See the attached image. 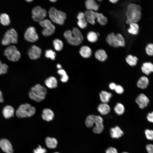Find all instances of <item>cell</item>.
I'll return each instance as SVG.
<instances>
[{"instance_id":"55","label":"cell","mask_w":153,"mask_h":153,"mask_svg":"<svg viewBox=\"0 0 153 153\" xmlns=\"http://www.w3.org/2000/svg\"><path fill=\"white\" fill-rule=\"evenodd\" d=\"M54 153H59L58 152H55Z\"/></svg>"},{"instance_id":"51","label":"cell","mask_w":153,"mask_h":153,"mask_svg":"<svg viewBox=\"0 0 153 153\" xmlns=\"http://www.w3.org/2000/svg\"><path fill=\"white\" fill-rule=\"evenodd\" d=\"M57 67L59 69H60L61 68V65L60 64H58L57 65Z\"/></svg>"},{"instance_id":"13","label":"cell","mask_w":153,"mask_h":153,"mask_svg":"<svg viewBox=\"0 0 153 153\" xmlns=\"http://www.w3.org/2000/svg\"><path fill=\"white\" fill-rule=\"evenodd\" d=\"M41 49L35 45H33L28 51V55L32 60H35L40 58L41 53Z\"/></svg>"},{"instance_id":"27","label":"cell","mask_w":153,"mask_h":153,"mask_svg":"<svg viewBox=\"0 0 153 153\" xmlns=\"http://www.w3.org/2000/svg\"><path fill=\"white\" fill-rule=\"evenodd\" d=\"M95 56L97 59L101 61H105L107 57L106 52L103 49H99L96 51Z\"/></svg>"},{"instance_id":"17","label":"cell","mask_w":153,"mask_h":153,"mask_svg":"<svg viewBox=\"0 0 153 153\" xmlns=\"http://www.w3.org/2000/svg\"><path fill=\"white\" fill-rule=\"evenodd\" d=\"M84 14L87 22L92 25L95 24V20L96 19L95 12L87 10L85 12Z\"/></svg>"},{"instance_id":"24","label":"cell","mask_w":153,"mask_h":153,"mask_svg":"<svg viewBox=\"0 0 153 153\" xmlns=\"http://www.w3.org/2000/svg\"><path fill=\"white\" fill-rule=\"evenodd\" d=\"M79 53L83 57L88 58L91 56L92 51L89 47L84 46L81 47L79 51Z\"/></svg>"},{"instance_id":"10","label":"cell","mask_w":153,"mask_h":153,"mask_svg":"<svg viewBox=\"0 0 153 153\" xmlns=\"http://www.w3.org/2000/svg\"><path fill=\"white\" fill-rule=\"evenodd\" d=\"M32 14L33 20L35 22H39L44 19L47 12L46 9L38 6L32 9Z\"/></svg>"},{"instance_id":"38","label":"cell","mask_w":153,"mask_h":153,"mask_svg":"<svg viewBox=\"0 0 153 153\" xmlns=\"http://www.w3.org/2000/svg\"><path fill=\"white\" fill-rule=\"evenodd\" d=\"M58 73L61 76L60 80L63 82H67L69 79V77L66 71L63 69H60L58 70Z\"/></svg>"},{"instance_id":"31","label":"cell","mask_w":153,"mask_h":153,"mask_svg":"<svg viewBox=\"0 0 153 153\" xmlns=\"http://www.w3.org/2000/svg\"><path fill=\"white\" fill-rule=\"evenodd\" d=\"M10 20L8 15L5 13L0 15V23L3 25L7 26L10 23Z\"/></svg>"},{"instance_id":"54","label":"cell","mask_w":153,"mask_h":153,"mask_svg":"<svg viewBox=\"0 0 153 153\" xmlns=\"http://www.w3.org/2000/svg\"><path fill=\"white\" fill-rule=\"evenodd\" d=\"M122 153H128V152H123Z\"/></svg>"},{"instance_id":"21","label":"cell","mask_w":153,"mask_h":153,"mask_svg":"<svg viewBox=\"0 0 153 153\" xmlns=\"http://www.w3.org/2000/svg\"><path fill=\"white\" fill-rule=\"evenodd\" d=\"M110 134L113 138H119L124 134L123 131L118 126L111 129Z\"/></svg>"},{"instance_id":"20","label":"cell","mask_w":153,"mask_h":153,"mask_svg":"<svg viewBox=\"0 0 153 153\" xmlns=\"http://www.w3.org/2000/svg\"><path fill=\"white\" fill-rule=\"evenodd\" d=\"M85 5L87 10L96 11L99 8L98 4L94 0H88L86 1Z\"/></svg>"},{"instance_id":"33","label":"cell","mask_w":153,"mask_h":153,"mask_svg":"<svg viewBox=\"0 0 153 153\" xmlns=\"http://www.w3.org/2000/svg\"><path fill=\"white\" fill-rule=\"evenodd\" d=\"M126 60L127 63L130 66H134L137 64L138 58L135 56L129 55L126 57Z\"/></svg>"},{"instance_id":"34","label":"cell","mask_w":153,"mask_h":153,"mask_svg":"<svg viewBox=\"0 0 153 153\" xmlns=\"http://www.w3.org/2000/svg\"><path fill=\"white\" fill-rule=\"evenodd\" d=\"M116 113L118 115L122 114L125 111V107L124 105L120 103H117L114 108Z\"/></svg>"},{"instance_id":"9","label":"cell","mask_w":153,"mask_h":153,"mask_svg":"<svg viewBox=\"0 0 153 153\" xmlns=\"http://www.w3.org/2000/svg\"><path fill=\"white\" fill-rule=\"evenodd\" d=\"M39 23L42 27L44 28L42 31V33L44 35L48 36L54 33L55 27L49 20L44 19L39 22Z\"/></svg>"},{"instance_id":"1","label":"cell","mask_w":153,"mask_h":153,"mask_svg":"<svg viewBox=\"0 0 153 153\" xmlns=\"http://www.w3.org/2000/svg\"><path fill=\"white\" fill-rule=\"evenodd\" d=\"M141 8L139 5L131 3L128 6L126 15V22L129 24L133 23H137L140 20L141 16Z\"/></svg>"},{"instance_id":"25","label":"cell","mask_w":153,"mask_h":153,"mask_svg":"<svg viewBox=\"0 0 153 153\" xmlns=\"http://www.w3.org/2000/svg\"><path fill=\"white\" fill-rule=\"evenodd\" d=\"M141 70L143 73L148 75L153 72V64L150 62L144 63L141 67Z\"/></svg>"},{"instance_id":"35","label":"cell","mask_w":153,"mask_h":153,"mask_svg":"<svg viewBox=\"0 0 153 153\" xmlns=\"http://www.w3.org/2000/svg\"><path fill=\"white\" fill-rule=\"evenodd\" d=\"M87 38L88 40L91 42H96L98 39V35L97 33L95 32L91 31L87 34Z\"/></svg>"},{"instance_id":"4","label":"cell","mask_w":153,"mask_h":153,"mask_svg":"<svg viewBox=\"0 0 153 153\" xmlns=\"http://www.w3.org/2000/svg\"><path fill=\"white\" fill-rule=\"evenodd\" d=\"M48 14L49 17L54 22L60 25L64 24L66 18V15L64 12L52 7L49 9Z\"/></svg>"},{"instance_id":"46","label":"cell","mask_w":153,"mask_h":153,"mask_svg":"<svg viewBox=\"0 0 153 153\" xmlns=\"http://www.w3.org/2000/svg\"><path fill=\"white\" fill-rule=\"evenodd\" d=\"M146 149L148 153H153V144H149L147 145Z\"/></svg>"},{"instance_id":"11","label":"cell","mask_w":153,"mask_h":153,"mask_svg":"<svg viewBox=\"0 0 153 153\" xmlns=\"http://www.w3.org/2000/svg\"><path fill=\"white\" fill-rule=\"evenodd\" d=\"M24 37L27 41L31 42H35L39 39L38 35L36 32L35 28L32 26L29 27L26 30Z\"/></svg>"},{"instance_id":"23","label":"cell","mask_w":153,"mask_h":153,"mask_svg":"<svg viewBox=\"0 0 153 153\" xmlns=\"http://www.w3.org/2000/svg\"><path fill=\"white\" fill-rule=\"evenodd\" d=\"M45 83L48 88L52 89L56 88L57 87L58 82L55 77L52 76L45 80Z\"/></svg>"},{"instance_id":"36","label":"cell","mask_w":153,"mask_h":153,"mask_svg":"<svg viewBox=\"0 0 153 153\" xmlns=\"http://www.w3.org/2000/svg\"><path fill=\"white\" fill-rule=\"evenodd\" d=\"M53 44L55 49L57 51L62 50L63 47L62 41L58 39H55L53 41Z\"/></svg>"},{"instance_id":"2","label":"cell","mask_w":153,"mask_h":153,"mask_svg":"<svg viewBox=\"0 0 153 153\" xmlns=\"http://www.w3.org/2000/svg\"><path fill=\"white\" fill-rule=\"evenodd\" d=\"M64 36L67 41L70 44L78 46L83 41V36L79 29L74 27L71 31L67 30L65 32Z\"/></svg>"},{"instance_id":"29","label":"cell","mask_w":153,"mask_h":153,"mask_svg":"<svg viewBox=\"0 0 153 153\" xmlns=\"http://www.w3.org/2000/svg\"><path fill=\"white\" fill-rule=\"evenodd\" d=\"M45 142L46 146L51 149L56 148L58 144L57 141L55 138L50 137L46 138Z\"/></svg>"},{"instance_id":"40","label":"cell","mask_w":153,"mask_h":153,"mask_svg":"<svg viewBox=\"0 0 153 153\" xmlns=\"http://www.w3.org/2000/svg\"><path fill=\"white\" fill-rule=\"evenodd\" d=\"M8 68V67L7 64L2 63L0 60V75L6 73Z\"/></svg>"},{"instance_id":"15","label":"cell","mask_w":153,"mask_h":153,"mask_svg":"<svg viewBox=\"0 0 153 153\" xmlns=\"http://www.w3.org/2000/svg\"><path fill=\"white\" fill-rule=\"evenodd\" d=\"M136 102L140 108L143 109L147 106L149 102V100L145 95L141 94L136 98Z\"/></svg>"},{"instance_id":"18","label":"cell","mask_w":153,"mask_h":153,"mask_svg":"<svg viewBox=\"0 0 153 153\" xmlns=\"http://www.w3.org/2000/svg\"><path fill=\"white\" fill-rule=\"evenodd\" d=\"M54 116L53 112L50 109H45L43 110L42 117L44 120L50 121L53 120Z\"/></svg>"},{"instance_id":"49","label":"cell","mask_w":153,"mask_h":153,"mask_svg":"<svg viewBox=\"0 0 153 153\" xmlns=\"http://www.w3.org/2000/svg\"><path fill=\"white\" fill-rule=\"evenodd\" d=\"M3 101V99L2 92L0 90V102L2 103Z\"/></svg>"},{"instance_id":"43","label":"cell","mask_w":153,"mask_h":153,"mask_svg":"<svg viewBox=\"0 0 153 153\" xmlns=\"http://www.w3.org/2000/svg\"><path fill=\"white\" fill-rule=\"evenodd\" d=\"M46 150L44 148H42L41 146L39 145L36 149L34 150V153H46Z\"/></svg>"},{"instance_id":"47","label":"cell","mask_w":153,"mask_h":153,"mask_svg":"<svg viewBox=\"0 0 153 153\" xmlns=\"http://www.w3.org/2000/svg\"><path fill=\"white\" fill-rule=\"evenodd\" d=\"M147 118L149 122L153 123V112L149 113L147 115Z\"/></svg>"},{"instance_id":"5","label":"cell","mask_w":153,"mask_h":153,"mask_svg":"<svg viewBox=\"0 0 153 153\" xmlns=\"http://www.w3.org/2000/svg\"><path fill=\"white\" fill-rule=\"evenodd\" d=\"M36 111L35 108L28 103L21 105L17 110L16 114L19 118L30 117L33 116Z\"/></svg>"},{"instance_id":"12","label":"cell","mask_w":153,"mask_h":153,"mask_svg":"<svg viewBox=\"0 0 153 153\" xmlns=\"http://www.w3.org/2000/svg\"><path fill=\"white\" fill-rule=\"evenodd\" d=\"M103 121V119L101 116L95 115L94 123L95 126L93 128V130L95 133L99 134L102 132L104 129Z\"/></svg>"},{"instance_id":"28","label":"cell","mask_w":153,"mask_h":153,"mask_svg":"<svg viewBox=\"0 0 153 153\" xmlns=\"http://www.w3.org/2000/svg\"><path fill=\"white\" fill-rule=\"evenodd\" d=\"M149 84L148 79L145 76L141 77L137 82V86L140 88L144 89L146 88Z\"/></svg>"},{"instance_id":"50","label":"cell","mask_w":153,"mask_h":153,"mask_svg":"<svg viewBox=\"0 0 153 153\" xmlns=\"http://www.w3.org/2000/svg\"><path fill=\"white\" fill-rule=\"evenodd\" d=\"M118 0H109V1H110L111 3H115L117 2Z\"/></svg>"},{"instance_id":"14","label":"cell","mask_w":153,"mask_h":153,"mask_svg":"<svg viewBox=\"0 0 153 153\" xmlns=\"http://www.w3.org/2000/svg\"><path fill=\"white\" fill-rule=\"evenodd\" d=\"M0 147L4 152L6 153H13V149L10 141L5 139L0 140Z\"/></svg>"},{"instance_id":"7","label":"cell","mask_w":153,"mask_h":153,"mask_svg":"<svg viewBox=\"0 0 153 153\" xmlns=\"http://www.w3.org/2000/svg\"><path fill=\"white\" fill-rule=\"evenodd\" d=\"M18 41V35L16 30L11 28L5 33L1 43L4 46L8 45L11 43H16Z\"/></svg>"},{"instance_id":"22","label":"cell","mask_w":153,"mask_h":153,"mask_svg":"<svg viewBox=\"0 0 153 153\" xmlns=\"http://www.w3.org/2000/svg\"><path fill=\"white\" fill-rule=\"evenodd\" d=\"M110 107L107 103H102L99 105L97 107V110L102 115H106L110 111Z\"/></svg>"},{"instance_id":"16","label":"cell","mask_w":153,"mask_h":153,"mask_svg":"<svg viewBox=\"0 0 153 153\" xmlns=\"http://www.w3.org/2000/svg\"><path fill=\"white\" fill-rule=\"evenodd\" d=\"M77 17L78 19L77 24L79 27L81 29L86 28L87 25V22L84 13L82 12H80Z\"/></svg>"},{"instance_id":"42","label":"cell","mask_w":153,"mask_h":153,"mask_svg":"<svg viewBox=\"0 0 153 153\" xmlns=\"http://www.w3.org/2000/svg\"><path fill=\"white\" fill-rule=\"evenodd\" d=\"M146 138L149 140H153V130L147 129L145 131Z\"/></svg>"},{"instance_id":"44","label":"cell","mask_w":153,"mask_h":153,"mask_svg":"<svg viewBox=\"0 0 153 153\" xmlns=\"http://www.w3.org/2000/svg\"><path fill=\"white\" fill-rule=\"evenodd\" d=\"M114 90L118 94H121L124 92V89L123 87L120 85H117Z\"/></svg>"},{"instance_id":"6","label":"cell","mask_w":153,"mask_h":153,"mask_svg":"<svg viewBox=\"0 0 153 153\" xmlns=\"http://www.w3.org/2000/svg\"><path fill=\"white\" fill-rule=\"evenodd\" d=\"M106 39L109 44L112 46L117 47L125 46V39L120 33L115 35L113 33H111L107 36Z\"/></svg>"},{"instance_id":"26","label":"cell","mask_w":153,"mask_h":153,"mask_svg":"<svg viewBox=\"0 0 153 153\" xmlns=\"http://www.w3.org/2000/svg\"><path fill=\"white\" fill-rule=\"evenodd\" d=\"M112 96L111 93L105 91H102L99 94L100 100L103 103H108Z\"/></svg>"},{"instance_id":"41","label":"cell","mask_w":153,"mask_h":153,"mask_svg":"<svg viewBox=\"0 0 153 153\" xmlns=\"http://www.w3.org/2000/svg\"><path fill=\"white\" fill-rule=\"evenodd\" d=\"M146 51L147 54L150 56H153V44L149 43L146 46Z\"/></svg>"},{"instance_id":"30","label":"cell","mask_w":153,"mask_h":153,"mask_svg":"<svg viewBox=\"0 0 153 153\" xmlns=\"http://www.w3.org/2000/svg\"><path fill=\"white\" fill-rule=\"evenodd\" d=\"M95 14L97 21L100 25L104 26L107 24V19L102 14L95 12Z\"/></svg>"},{"instance_id":"32","label":"cell","mask_w":153,"mask_h":153,"mask_svg":"<svg viewBox=\"0 0 153 153\" xmlns=\"http://www.w3.org/2000/svg\"><path fill=\"white\" fill-rule=\"evenodd\" d=\"M130 27L128 29V32L130 34L134 35L137 34L139 29V25L135 23H133L129 24Z\"/></svg>"},{"instance_id":"45","label":"cell","mask_w":153,"mask_h":153,"mask_svg":"<svg viewBox=\"0 0 153 153\" xmlns=\"http://www.w3.org/2000/svg\"><path fill=\"white\" fill-rule=\"evenodd\" d=\"M105 153H118V152L115 148L109 147L106 150Z\"/></svg>"},{"instance_id":"8","label":"cell","mask_w":153,"mask_h":153,"mask_svg":"<svg viewBox=\"0 0 153 153\" xmlns=\"http://www.w3.org/2000/svg\"><path fill=\"white\" fill-rule=\"evenodd\" d=\"M4 54L8 59L12 61H18L20 58L21 54L16 47L14 46H10L5 50Z\"/></svg>"},{"instance_id":"48","label":"cell","mask_w":153,"mask_h":153,"mask_svg":"<svg viewBox=\"0 0 153 153\" xmlns=\"http://www.w3.org/2000/svg\"><path fill=\"white\" fill-rule=\"evenodd\" d=\"M116 86L117 85L115 83L112 82L109 84V87L111 90H114L116 87Z\"/></svg>"},{"instance_id":"19","label":"cell","mask_w":153,"mask_h":153,"mask_svg":"<svg viewBox=\"0 0 153 153\" xmlns=\"http://www.w3.org/2000/svg\"><path fill=\"white\" fill-rule=\"evenodd\" d=\"M14 112V108L10 105H8L5 107L3 109V114L5 118L8 119L13 116Z\"/></svg>"},{"instance_id":"39","label":"cell","mask_w":153,"mask_h":153,"mask_svg":"<svg viewBox=\"0 0 153 153\" xmlns=\"http://www.w3.org/2000/svg\"><path fill=\"white\" fill-rule=\"evenodd\" d=\"M45 56L48 58H50L52 60H54L55 59L56 53L51 49L47 50L45 51Z\"/></svg>"},{"instance_id":"3","label":"cell","mask_w":153,"mask_h":153,"mask_svg":"<svg viewBox=\"0 0 153 153\" xmlns=\"http://www.w3.org/2000/svg\"><path fill=\"white\" fill-rule=\"evenodd\" d=\"M47 92V90L45 87L37 84L31 88L29 95L32 100L39 102L45 98Z\"/></svg>"},{"instance_id":"37","label":"cell","mask_w":153,"mask_h":153,"mask_svg":"<svg viewBox=\"0 0 153 153\" xmlns=\"http://www.w3.org/2000/svg\"><path fill=\"white\" fill-rule=\"evenodd\" d=\"M95 116L94 115H90L87 117L85 124L87 127H91L94 125L95 122Z\"/></svg>"},{"instance_id":"52","label":"cell","mask_w":153,"mask_h":153,"mask_svg":"<svg viewBox=\"0 0 153 153\" xmlns=\"http://www.w3.org/2000/svg\"><path fill=\"white\" fill-rule=\"evenodd\" d=\"M50 1L52 2H55L56 1V0H50Z\"/></svg>"},{"instance_id":"53","label":"cell","mask_w":153,"mask_h":153,"mask_svg":"<svg viewBox=\"0 0 153 153\" xmlns=\"http://www.w3.org/2000/svg\"><path fill=\"white\" fill-rule=\"evenodd\" d=\"M33 0H27L26 1L28 2H30L32 1Z\"/></svg>"}]
</instances>
